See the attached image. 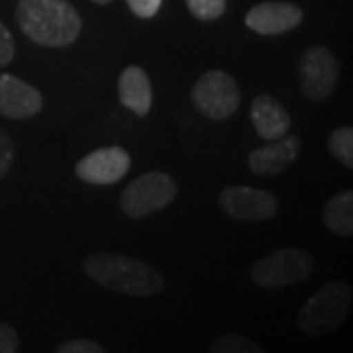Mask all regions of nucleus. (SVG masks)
<instances>
[{"mask_svg": "<svg viewBox=\"0 0 353 353\" xmlns=\"http://www.w3.org/2000/svg\"><path fill=\"white\" fill-rule=\"evenodd\" d=\"M16 22L24 36L43 48L71 46L83 30V20L69 0H20Z\"/></svg>", "mask_w": 353, "mask_h": 353, "instance_id": "f257e3e1", "label": "nucleus"}, {"mask_svg": "<svg viewBox=\"0 0 353 353\" xmlns=\"http://www.w3.org/2000/svg\"><path fill=\"white\" fill-rule=\"evenodd\" d=\"M83 271L97 285L130 296H155L165 287L157 269L134 257L118 253H94L85 259Z\"/></svg>", "mask_w": 353, "mask_h": 353, "instance_id": "f03ea898", "label": "nucleus"}, {"mask_svg": "<svg viewBox=\"0 0 353 353\" xmlns=\"http://www.w3.org/2000/svg\"><path fill=\"white\" fill-rule=\"evenodd\" d=\"M352 310V289L343 281L322 285L299 310V328L306 336H326L345 322Z\"/></svg>", "mask_w": 353, "mask_h": 353, "instance_id": "7ed1b4c3", "label": "nucleus"}, {"mask_svg": "<svg viewBox=\"0 0 353 353\" xmlns=\"http://www.w3.org/2000/svg\"><path fill=\"white\" fill-rule=\"evenodd\" d=\"M312 255L299 248H285L257 259L252 267V283L261 289H281L299 285L312 275Z\"/></svg>", "mask_w": 353, "mask_h": 353, "instance_id": "20e7f679", "label": "nucleus"}, {"mask_svg": "<svg viewBox=\"0 0 353 353\" xmlns=\"http://www.w3.org/2000/svg\"><path fill=\"white\" fill-rule=\"evenodd\" d=\"M176 196V183L163 171H150L134 179L120 196L122 212L134 220L145 218L165 206Z\"/></svg>", "mask_w": 353, "mask_h": 353, "instance_id": "39448f33", "label": "nucleus"}, {"mask_svg": "<svg viewBox=\"0 0 353 353\" xmlns=\"http://www.w3.org/2000/svg\"><path fill=\"white\" fill-rule=\"evenodd\" d=\"M192 102L206 118L226 120L240 108L241 94L236 79H232L226 71L212 69L194 83Z\"/></svg>", "mask_w": 353, "mask_h": 353, "instance_id": "423d86ee", "label": "nucleus"}, {"mask_svg": "<svg viewBox=\"0 0 353 353\" xmlns=\"http://www.w3.org/2000/svg\"><path fill=\"white\" fill-rule=\"evenodd\" d=\"M340 79V61L324 48L314 46L304 51L299 63L301 90L308 101H326Z\"/></svg>", "mask_w": 353, "mask_h": 353, "instance_id": "0eeeda50", "label": "nucleus"}, {"mask_svg": "<svg viewBox=\"0 0 353 353\" xmlns=\"http://www.w3.org/2000/svg\"><path fill=\"white\" fill-rule=\"evenodd\" d=\"M222 210L241 222H263L277 214V199L255 187H226L218 196Z\"/></svg>", "mask_w": 353, "mask_h": 353, "instance_id": "6e6552de", "label": "nucleus"}, {"mask_svg": "<svg viewBox=\"0 0 353 353\" xmlns=\"http://www.w3.org/2000/svg\"><path fill=\"white\" fill-rule=\"evenodd\" d=\"M130 167H132L130 153L120 145H110V148H101L85 155L77 163L75 173L87 185L106 187L124 179Z\"/></svg>", "mask_w": 353, "mask_h": 353, "instance_id": "1a4fd4ad", "label": "nucleus"}, {"mask_svg": "<svg viewBox=\"0 0 353 353\" xmlns=\"http://www.w3.org/2000/svg\"><path fill=\"white\" fill-rule=\"evenodd\" d=\"M304 12L301 6L290 2L267 0L255 4L245 14V26L259 36H281L303 24Z\"/></svg>", "mask_w": 353, "mask_h": 353, "instance_id": "9d476101", "label": "nucleus"}, {"mask_svg": "<svg viewBox=\"0 0 353 353\" xmlns=\"http://www.w3.org/2000/svg\"><path fill=\"white\" fill-rule=\"evenodd\" d=\"M43 108L38 88L14 75H0V116L10 120L34 118Z\"/></svg>", "mask_w": 353, "mask_h": 353, "instance_id": "9b49d317", "label": "nucleus"}, {"mask_svg": "<svg viewBox=\"0 0 353 353\" xmlns=\"http://www.w3.org/2000/svg\"><path fill=\"white\" fill-rule=\"evenodd\" d=\"M301 152V141L296 136L285 134L283 138L273 139L263 148H257L248 155V165L255 175H277L287 169Z\"/></svg>", "mask_w": 353, "mask_h": 353, "instance_id": "f8f14e48", "label": "nucleus"}, {"mask_svg": "<svg viewBox=\"0 0 353 353\" xmlns=\"http://www.w3.org/2000/svg\"><path fill=\"white\" fill-rule=\"evenodd\" d=\"M118 97L122 106H126L136 116L139 118L148 116L153 106L152 79L141 67L130 65L120 73L118 79Z\"/></svg>", "mask_w": 353, "mask_h": 353, "instance_id": "ddd939ff", "label": "nucleus"}, {"mask_svg": "<svg viewBox=\"0 0 353 353\" xmlns=\"http://www.w3.org/2000/svg\"><path fill=\"white\" fill-rule=\"evenodd\" d=\"M252 116L253 128L257 132L259 138L273 141V139L283 138L285 134H289L290 116L285 110V106L273 99L271 94H259L252 102Z\"/></svg>", "mask_w": 353, "mask_h": 353, "instance_id": "4468645a", "label": "nucleus"}, {"mask_svg": "<svg viewBox=\"0 0 353 353\" xmlns=\"http://www.w3.org/2000/svg\"><path fill=\"white\" fill-rule=\"evenodd\" d=\"M324 224L336 236L350 238L353 234V192L343 190L332 196L324 206Z\"/></svg>", "mask_w": 353, "mask_h": 353, "instance_id": "2eb2a0df", "label": "nucleus"}, {"mask_svg": "<svg viewBox=\"0 0 353 353\" xmlns=\"http://www.w3.org/2000/svg\"><path fill=\"white\" fill-rule=\"evenodd\" d=\"M328 150L332 155L345 165L347 169L353 167V130L350 126L336 128L328 138Z\"/></svg>", "mask_w": 353, "mask_h": 353, "instance_id": "dca6fc26", "label": "nucleus"}, {"mask_svg": "<svg viewBox=\"0 0 353 353\" xmlns=\"http://www.w3.org/2000/svg\"><path fill=\"white\" fill-rule=\"evenodd\" d=\"M210 352L214 353H261L263 347L257 341L250 340L241 334H224L214 341V345L210 347Z\"/></svg>", "mask_w": 353, "mask_h": 353, "instance_id": "f3484780", "label": "nucleus"}, {"mask_svg": "<svg viewBox=\"0 0 353 353\" xmlns=\"http://www.w3.org/2000/svg\"><path fill=\"white\" fill-rule=\"evenodd\" d=\"M189 12L201 22H212L226 12V0H187Z\"/></svg>", "mask_w": 353, "mask_h": 353, "instance_id": "a211bd4d", "label": "nucleus"}, {"mask_svg": "<svg viewBox=\"0 0 353 353\" xmlns=\"http://www.w3.org/2000/svg\"><path fill=\"white\" fill-rule=\"evenodd\" d=\"M14 153H16V150H14L12 138L6 132L0 130V181L10 171L14 161Z\"/></svg>", "mask_w": 353, "mask_h": 353, "instance_id": "6ab92c4d", "label": "nucleus"}, {"mask_svg": "<svg viewBox=\"0 0 353 353\" xmlns=\"http://www.w3.org/2000/svg\"><path fill=\"white\" fill-rule=\"evenodd\" d=\"M14 53H16V46H14V38L10 30L0 22V67L12 63Z\"/></svg>", "mask_w": 353, "mask_h": 353, "instance_id": "aec40b11", "label": "nucleus"}, {"mask_svg": "<svg viewBox=\"0 0 353 353\" xmlns=\"http://www.w3.org/2000/svg\"><path fill=\"white\" fill-rule=\"evenodd\" d=\"M163 0H128L130 10L136 14L141 20H150L155 14L159 12Z\"/></svg>", "mask_w": 353, "mask_h": 353, "instance_id": "412c9836", "label": "nucleus"}, {"mask_svg": "<svg viewBox=\"0 0 353 353\" xmlns=\"http://www.w3.org/2000/svg\"><path fill=\"white\" fill-rule=\"evenodd\" d=\"M101 345L92 340H69L57 347V353H102Z\"/></svg>", "mask_w": 353, "mask_h": 353, "instance_id": "4be33fe9", "label": "nucleus"}, {"mask_svg": "<svg viewBox=\"0 0 353 353\" xmlns=\"http://www.w3.org/2000/svg\"><path fill=\"white\" fill-rule=\"evenodd\" d=\"M18 334L12 326L0 322V353H16L18 352Z\"/></svg>", "mask_w": 353, "mask_h": 353, "instance_id": "5701e85b", "label": "nucleus"}, {"mask_svg": "<svg viewBox=\"0 0 353 353\" xmlns=\"http://www.w3.org/2000/svg\"><path fill=\"white\" fill-rule=\"evenodd\" d=\"M92 2H97V4H110L112 0H92Z\"/></svg>", "mask_w": 353, "mask_h": 353, "instance_id": "b1692460", "label": "nucleus"}]
</instances>
